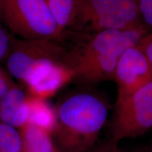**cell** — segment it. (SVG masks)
<instances>
[{
  "instance_id": "obj_1",
  "label": "cell",
  "mask_w": 152,
  "mask_h": 152,
  "mask_svg": "<svg viewBox=\"0 0 152 152\" xmlns=\"http://www.w3.org/2000/svg\"><path fill=\"white\" fill-rule=\"evenodd\" d=\"M52 136L59 152H87L97 140L108 116L103 100L90 93L71 95L56 106Z\"/></svg>"
},
{
  "instance_id": "obj_4",
  "label": "cell",
  "mask_w": 152,
  "mask_h": 152,
  "mask_svg": "<svg viewBox=\"0 0 152 152\" xmlns=\"http://www.w3.org/2000/svg\"><path fill=\"white\" fill-rule=\"evenodd\" d=\"M76 19L72 29L77 33L87 35L106 30H129L144 27L139 0H76Z\"/></svg>"
},
{
  "instance_id": "obj_12",
  "label": "cell",
  "mask_w": 152,
  "mask_h": 152,
  "mask_svg": "<svg viewBox=\"0 0 152 152\" xmlns=\"http://www.w3.org/2000/svg\"><path fill=\"white\" fill-rule=\"evenodd\" d=\"M47 4L63 32L68 28H73L77 14L76 0H47Z\"/></svg>"
},
{
  "instance_id": "obj_6",
  "label": "cell",
  "mask_w": 152,
  "mask_h": 152,
  "mask_svg": "<svg viewBox=\"0 0 152 152\" xmlns=\"http://www.w3.org/2000/svg\"><path fill=\"white\" fill-rule=\"evenodd\" d=\"M152 128V81L116 106L113 140L142 135Z\"/></svg>"
},
{
  "instance_id": "obj_7",
  "label": "cell",
  "mask_w": 152,
  "mask_h": 152,
  "mask_svg": "<svg viewBox=\"0 0 152 152\" xmlns=\"http://www.w3.org/2000/svg\"><path fill=\"white\" fill-rule=\"evenodd\" d=\"M114 80L118 86L116 106L152 81V67L137 45L129 47L121 56Z\"/></svg>"
},
{
  "instance_id": "obj_16",
  "label": "cell",
  "mask_w": 152,
  "mask_h": 152,
  "mask_svg": "<svg viewBox=\"0 0 152 152\" xmlns=\"http://www.w3.org/2000/svg\"><path fill=\"white\" fill-rule=\"evenodd\" d=\"M16 85L7 69L5 70L0 66V98L4 96Z\"/></svg>"
},
{
  "instance_id": "obj_5",
  "label": "cell",
  "mask_w": 152,
  "mask_h": 152,
  "mask_svg": "<svg viewBox=\"0 0 152 152\" xmlns=\"http://www.w3.org/2000/svg\"><path fill=\"white\" fill-rule=\"evenodd\" d=\"M0 20L21 39L61 42L64 33L53 17L47 0H1Z\"/></svg>"
},
{
  "instance_id": "obj_8",
  "label": "cell",
  "mask_w": 152,
  "mask_h": 152,
  "mask_svg": "<svg viewBox=\"0 0 152 152\" xmlns=\"http://www.w3.org/2000/svg\"><path fill=\"white\" fill-rule=\"evenodd\" d=\"M27 94L16 85L0 98V121L19 130L28 123Z\"/></svg>"
},
{
  "instance_id": "obj_19",
  "label": "cell",
  "mask_w": 152,
  "mask_h": 152,
  "mask_svg": "<svg viewBox=\"0 0 152 152\" xmlns=\"http://www.w3.org/2000/svg\"><path fill=\"white\" fill-rule=\"evenodd\" d=\"M96 152H103V151H96Z\"/></svg>"
},
{
  "instance_id": "obj_2",
  "label": "cell",
  "mask_w": 152,
  "mask_h": 152,
  "mask_svg": "<svg viewBox=\"0 0 152 152\" xmlns=\"http://www.w3.org/2000/svg\"><path fill=\"white\" fill-rule=\"evenodd\" d=\"M147 33L142 27L87 34L90 37L86 42L68 51V65L75 73L74 79L85 83L114 79L115 68L122 54L130 47L137 45Z\"/></svg>"
},
{
  "instance_id": "obj_18",
  "label": "cell",
  "mask_w": 152,
  "mask_h": 152,
  "mask_svg": "<svg viewBox=\"0 0 152 152\" xmlns=\"http://www.w3.org/2000/svg\"><path fill=\"white\" fill-rule=\"evenodd\" d=\"M0 152H9V151H5V150H2V149H0Z\"/></svg>"
},
{
  "instance_id": "obj_15",
  "label": "cell",
  "mask_w": 152,
  "mask_h": 152,
  "mask_svg": "<svg viewBox=\"0 0 152 152\" xmlns=\"http://www.w3.org/2000/svg\"><path fill=\"white\" fill-rule=\"evenodd\" d=\"M139 8L142 25L152 32V0H139Z\"/></svg>"
},
{
  "instance_id": "obj_20",
  "label": "cell",
  "mask_w": 152,
  "mask_h": 152,
  "mask_svg": "<svg viewBox=\"0 0 152 152\" xmlns=\"http://www.w3.org/2000/svg\"><path fill=\"white\" fill-rule=\"evenodd\" d=\"M1 0H0V2H1Z\"/></svg>"
},
{
  "instance_id": "obj_13",
  "label": "cell",
  "mask_w": 152,
  "mask_h": 152,
  "mask_svg": "<svg viewBox=\"0 0 152 152\" xmlns=\"http://www.w3.org/2000/svg\"><path fill=\"white\" fill-rule=\"evenodd\" d=\"M0 149L22 152V139L18 129L0 121Z\"/></svg>"
},
{
  "instance_id": "obj_11",
  "label": "cell",
  "mask_w": 152,
  "mask_h": 152,
  "mask_svg": "<svg viewBox=\"0 0 152 152\" xmlns=\"http://www.w3.org/2000/svg\"><path fill=\"white\" fill-rule=\"evenodd\" d=\"M22 139V152H59L50 133L27 123L19 130Z\"/></svg>"
},
{
  "instance_id": "obj_10",
  "label": "cell",
  "mask_w": 152,
  "mask_h": 152,
  "mask_svg": "<svg viewBox=\"0 0 152 152\" xmlns=\"http://www.w3.org/2000/svg\"><path fill=\"white\" fill-rule=\"evenodd\" d=\"M27 102L29 109L28 123L52 134L57 124L56 108L51 106L47 99L36 97L28 94Z\"/></svg>"
},
{
  "instance_id": "obj_17",
  "label": "cell",
  "mask_w": 152,
  "mask_h": 152,
  "mask_svg": "<svg viewBox=\"0 0 152 152\" xmlns=\"http://www.w3.org/2000/svg\"><path fill=\"white\" fill-rule=\"evenodd\" d=\"M137 46L145 55L152 67V32H149L142 37Z\"/></svg>"
},
{
  "instance_id": "obj_9",
  "label": "cell",
  "mask_w": 152,
  "mask_h": 152,
  "mask_svg": "<svg viewBox=\"0 0 152 152\" xmlns=\"http://www.w3.org/2000/svg\"><path fill=\"white\" fill-rule=\"evenodd\" d=\"M74 78L75 73L70 66L58 63L39 80L27 87L28 94L48 99Z\"/></svg>"
},
{
  "instance_id": "obj_3",
  "label": "cell",
  "mask_w": 152,
  "mask_h": 152,
  "mask_svg": "<svg viewBox=\"0 0 152 152\" xmlns=\"http://www.w3.org/2000/svg\"><path fill=\"white\" fill-rule=\"evenodd\" d=\"M68 54L59 42L15 39L4 62L11 77L27 87L39 80L57 63L68 65Z\"/></svg>"
},
{
  "instance_id": "obj_14",
  "label": "cell",
  "mask_w": 152,
  "mask_h": 152,
  "mask_svg": "<svg viewBox=\"0 0 152 152\" xmlns=\"http://www.w3.org/2000/svg\"><path fill=\"white\" fill-rule=\"evenodd\" d=\"M13 34L0 20V61H4L15 40Z\"/></svg>"
}]
</instances>
